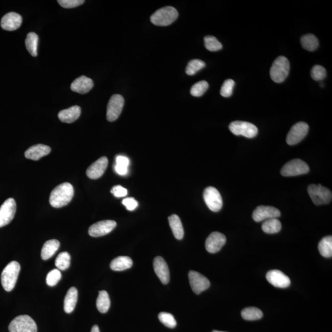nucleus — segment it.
<instances>
[{
  "mask_svg": "<svg viewBox=\"0 0 332 332\" xmlns=\"http://www.w3.org/2000/svg\"><path fill=\"white\" fill-rule=\"evenodd\" d=\"M74 195V189L69 183H64L56 187L51 193L50 205L55 208H61L69 205Z\"/></svg>",
  "mask_w": 332,
  "mask_h": 332,
  "instance_id": "nucleus-1",
  "label": "nucleus"
},
{
  "mask_svg": "<svg viewBox=\"0 0 332 332\" xmlns=\"http://www.w3.org/2000/svg\"><path fill=\"white\" fill-rule=\"evenodd\" d=\"M20 270V264L16 261H13L8 264L3 271L1 276L2 284L7 292H11L15 288Z\"/></svg>",
  "mask_w": 332,
  "mask_h": 332,
  "instance_id": "nucleus-2",
  "label": "nucleus"
},
{
  "mask_svg": "<svg viewBox=\"0 0 332 332\" xmlns=\"http://www.w3.org/2000/svg\"><path fill=\"white\" fill-rule=\"evenodd\" d=\"M179 13L175 8L166 7L157 10L150 18L152 23L157 26H168L178 19Z\"/></svg>",
  "mask_w": 332,
  "mask_h": 332,
  "instance_id": "nucleus-3",
  "label": "nucleus"
},
{
  "mask_svg": "<svg viewBox=\"0 0 332 332\" xmlns=\"http://www.w3.org/2000/svg\"><path fill=\"white\" fill-rule=\"evenodd\" d=\"M290 72V63L284 56H279L273 62L270 69L272 80L276 83L284 81Z\"/></svg>",
  "mask_w": 332,
  "mask_h": 332,
  "instance_id": "nucleus-4",
  "label": "nucleus"
},
{
  "mask_svg": "<svg viewBox=\"0 0 332 332\" xmlns=\"http://www.w3.org/2000/svg\"><path fill=\"white\" fill-rule=\"evenodd\" d=\"M307 192L315 205H326L331 202L332 194L330 190L321 185L312 184L307 188Z\"/></svg>",
  "mask_w": 332,
  "mask_h": 332,
  "instance_id": "nucleus-5",
  "label": "nucleus"
},
{
  "mask_svg": "<svg viewBox=\"0 0 332 332\" xmlns=\"http://www.w3.org/2000/svg\"><path fill=\"white\" fill-rule=\"evenodd\" d=\"M10 332H37V325L29 315H21L14 319L9 325Z\"/></svg>",
  "mask_w": 332,
  "mask_h": 332,
  "instance_id": "nucleus-6",
  "label": "nucleus"
},
{
  "mask_svg": "<svg viewBox=\"0 0 332 332\" xmlns=\"http://www.w3.org/2000/svg\"><path fill=\"white\" fill-rule=\"evenodd\" d=\"M309 171V168L306 162L300 159H295L283 166L281 173L284 177H294L303 175Z\"/></svg>",
  "mask_w": 332,
  "mask_h": 332,
  "instance_id": "nucleus-7",
  "label": "nucleus"
},
{
  "mask_svg": "<svg viewBox=\"0 0 332 332\" xmlns=\"http://www.w3.org/2000/svg\"><path fill=\"white\" fill-rule=\"evenodd\" d=\"M230 131L236 135H243L247 138H254L258 134L257 127L249 122L236 121L229 126Z\"/></svg>",
  "mask_w": 332,
  "mask_h": 332,
  "instance_id": "nucleus-8",
  "label": "nucleus"
},
{
  "mask_svg": "<svg viewBox=\"0 0 332 332\" xmlns=\"http://www.w3.org/2000/svg\"><path fill=\"white\" fill-rule=\"evenodd\" d=\"M204 200L209 209L213 212H219L223 206L221 195L216 188L209 187L203 193Z\"/></svg>",
  "mask_w": 332,
  "mask_h": 332,
  "instance_id": "nucleus-9",
  "label": "nucleus"
},
{
  "mask_svg": "<svg viewBox=\"0 0 332 332\" xmlns=\"http://www.w3.org/2000/svg\"><path fill=\"white\" fill-rule=\"evenodd\" d=\"M124 104L123 97L119 94L113 95L110 98L107 108V119L108 121L113 122L119 118L122 112Z\"/></svg>",
  "mask_w": 332,
  "mask_h": 332,
  "instance_id": "nucleus-10",
  "label": "nucleus"
},
{
  "mask_svg": "<svg viewBox=\"0 0 332 332\" xmlns=\"http://www.w3.org/2000/svg\"><path fill=\"white\" fill-rule=\"evenodd\" d=\"M308 124L304 122H299L293 125L287 136L286 141L289 145H296L306 137L308 132Z\"/></svg>",
  "mask_w": 332,
  "mask_h": 332,
  "instance_id": "nucleus-11",
  "label": "nucleus"
},
{
  "mask_svg": "<svg viewBox=\"0 0 332 332\" xmlns=\"http://www.w3.org/2000/svg\"><path fill=\"white\" fill-rule=\"evenodd\" d=\"M16 201L13 198L8 199L0 207V228L10 224L15 216Z\"/></svg>",
  "mask_w": 332,
  "mask_h": 332,
  "instance_id": "nucleus-12",
  "label": "nucleus"
},
{
  "mask_svg": "<svg viewBox=\"0 0 332 332\" xmlns=\"http://www.w3.org/2000/svg\"><path fill=\"white\" fill-rule=\"evenodd\" d=\"M190 285L193 292L200 294L210 287L211 283L204 275L195 271H190L189 274Z\"/></svg>",
  "mask_w": 332,
  "mask_h": 332,
  "instance_id": "nucleus-13",
  "label": "nucleus"
},
{
  "mask_svg": "<svg viewBox=\"0 0 332 332\" xmlns=\"http://www.w3.org/2000/svg\"><path fill=\"white\" fill-rule=\"evenodd\" d=\"M116 227V222L113 220H103L96 223L89 228V235L94 238L107 235Z\"/></svg>",
  "mask_w": 332,
  "mask_h": 332,
  "instance_id": "nucleus-14",
  "label": "nucleus"
},
{
  "mask_svg": "<svg viewBox=\"0 0 332 332\" xmlns=\"http://www.w3.org/2000/svg\"><path fill=\"white\" fill-rule=\"evenodd\" d=\"M281 216L279 209L272 206H260L253 212L252 218L255 222H260Z\"/></svg>",
  "mask_w": 332,
  "mask_h": 332,
  "instance_id": "nucleus-15",
  "label": "nucleus"
},
{
  "mask_svg": "<svg viewBox=\"0 0 332 332\" xmlns=\"http://www.w3.org/2000/svg\"><path fill=\"white\" fill-rule=\"evenodd\" d=\"M227 239L224 235L219 232L211 234L206 241V249L209 253L215 254L219 252L226 243Z\"/></svg>",
  "mask_w": 332,
  "mask_h": 332,
  "instance_id": "nucleus-16",
  "label": "nucleus"
},
{
  "mask_svg": "<svg viewBox=\"0 0 332 332\" xmlns=\"http://www.w3.org/2000/svg\"><path fill=\"white\" fill-rule=\"evenodd\" d=\"M266 277L271 285L277 288H287L290 285L289 277L277 269L268 271Z\"/></svg>",
  "mask_w": 332,
  "mask_h": 332,
  "instance_id": "nucleus-17",
  "label": "nucleus"
},
{
  "mask_svg": "<svg viewBox=\"0 0 332 332\" xmlns=\"http://www.w3.org/2000/svg\"><path fill=\"white\" fill-rule=\"evenodd\" d=\"M108 160L107 157L103 156L89 166L86 171V175L89 179H97L103 176L107 170Z\"/></svg>",
  "mask_w": 332,
  "mask_h": 332,
  "instance_id": "nucleus-18",
  "label": "nucleus"
},
{
  "mask_svg": "<svg viewBox=\"0 0 332 332\" xmlns=\"http://www.w3.org/2000/svg\"><path fill=\"white\" fill-rule=\"evenodd\" d=\"M153 267L155 273L159 277L163 284H168L170 281V269L164 258L156 257L153 261Z\"/></svg>",
  "mask_w": 332,
  "mask_h": 332,
  "instance_id": "nucleus-19",
  "label": "nucleus"
},
{
  "mask_svg": "<svg viewBox=\"0 0 332 332\" xmlns=\"http://www.w3.org/2000/svg\"><path fill=\"white\" fill-rule=\"evenodd\" d=\"M23 23V18L19 14L11 12L2 18L1 26L3 29L7 31H15L18 29Z\"/></svg>",
  "mask_w": 332,
  "mask_h": 332,
  "instance_id": "nucleus-20",
  "label": "nucleus"
},
{
  "mask_svg": "<svg viewBox=\"0 0 332 332\" xmlns=\"http://www.w3.org/2000/svg\"><path fill=\"white\" fill-rule=\"evenodd\" d=\"M94 82L91 78L81 76L73 81L70 88L73 92L84 94L88 93L93 88Z\"/></svg>",
  "mask_w": 332,
  "mask_h": 332,
  "instance_id": "nucleus-21",
  "label": "nucleus"
},
{
  "mask_svg": "<svg viewBox=\"0 0 332 332\" xmlns=\"http://www.w3.org/2000/svg\"><path fill=\"white\" fill-rule=\"evenodd\" d=\"M51 151V149L50 146L39 144V145L30 147L25 152V156L27 159L38 160L50 154Z\"/></svg>",
  "mask_w": 332,
  "mask_h": 332,
  "instance_id": "nucleus-22",
  "label": "nucleus"
},
{
  "mask_svg": "<svg viewBox=\"0 0 332 332\" xmlns=\"http://www.w3.org/2000/svg\"><path fill=\"white\" fill-rule=\"evenodd\" d=\"M81 109L79 106L75 105L65 110L60 111L58 117L62 122L66 123H72L75 122L80 116Z\"/></svg>",
  "mask_w": 332,
  "mask_h": 332,
  "instance_id": "nucleus-23",
  "label": "nucleus"
},
{
  "mask_svg": "<svg viewBox=\"0 0 332 332\" xmlns=\"http://www.w3.org/2000/svg\"><path fill=\"white\" fill-rule=\"evenodd\" d=\"M78 300V290L75 287H71L65 295L64 299V311L67 314L74 310Z\"/></svg>",
  "mask_w": 332,
  "mask_h": 332,
  "instance_id": "nucleus-24",
  "label": "nucleus"
},
{
  "mask_svg": "<svg viewBox=\"0 0 332 332\" xmlns=\"http://www.w3.org/2000/svg\"><path fill=\"white\" fill-rule=\"evenodd\" d=\"M60 247V243L56 239H51L46 241L43 245L42 249V258L43 260H47L56 254Z\"/></svg>",
  "mask_w": 332,
  "mask_h": 332,
  "instance_id": "nucleus-25",
  "label": "nucleus"
},
{
  "mask_svg": "<svg viewBox=\"0 0 332 332\" xmlns=\"http://www.w3.org/2000/svg\"><path fill=\"white\" fill-rule=\"evenodd\" d=\"M132 265L131 258L126 256H120L111 261L110 268L113 271H122L131 268Z\"/></svg>",
  "mask_w": 332,
  "mask_h": 332,
  "instance_id": "nucleus-26",
  "label": "nucleus"
},
{
  "mask_svg": "<svg viewBox=\"0 0 332 332\" xmlns=\"http://www.w3.org/2000/svg\"><path fill=\"white\" fill-rule=\"evenodd\" d=\"M168 219L174 236L178 240H181L184 238V230L179 217L174 214L169 217Z\"/></svg>",
  "mask_w": 332,
  "mask_h": 332,
  "instance_id": "nucleus-27",
  "label": "nucleus"
},
{
  "mask_svg": "<svg viewBox=\"0 0 332 332\" xmlns=\"http://www.w3.org/2000/svg\"><path fill=\"white\" fill-rule=\"evenodd\" d=\"M38 44H39V36L34 32L29 33L26 40L27 50L33 57L38 56Z\"/></svg>",
  "mask_w": 332,
  "mask_h": 332,
  "instance_id": "nucleus-28",
  "label": "nucleus"
},
{
  "mask_svg": "<svg viewBox=\"0 0 332 332\" xmlns=\"http://www.w3.org/2000/svg\"><path fill=\"white\" fill-rule=\"evenodd\" d=\"M97 309L101 313L108 311L110 307V299L108 293L105 290L100 291L96 302Z\"/></svg>",
  "mask_w": 332,
  "mask_h": 332,
  "instance_id": "nucleus-29",
  "label": "nucleus"
},
{
  "mask_svg": "<svg viewBox=\"0 0 332 332\" xmlns=\"http://www.w3.org/2000/svg\"><path fill=\"white\" fill-rule=\"evenodd\" d=\"M301 44L304 50L314 51L319 47V41L314 35L307 34L301 37Z\"/></svg>",
  "mask_w": 332,
  "mask_h": 332,
  "instance_id": "nucleus-30",
  "label": "nucleus"
},
{
  "mask_svg": "<svg viewBox=\"0 0 332 332\" xmlns=\"http://www.w3.org/2000/svg\"><path fill=\"white\" fill-rule=\"evenodd\" d=\"M319 251L320 254L323 257L326 258L331 257L332 256V237L331 236H328L324 237V238L321 239L319 242Z\"/></svg>",
  "mask_w": 332,
  "mask_h": 332,
  "instance_id": "nucleus-31",
  "label": "nucleus"
},
{
  "mask_svg": "<svg viewBox=\"0 0 332 332\" xmlns=\"http://www.w3.org/2000/svg\"><path fill=\"white\" fill-rule=\"evenodd\" d=\"M281 222L276 218L265 220V222L262 225L263 231L268 234L279 233L281 231Z\"/></svg>",
  "mask_w": 332,
  "mask_h": 332,
  "instance_id": "nucleus-32",
  "label": "nucleus"
},
{
  "mask_svg": "<svg viewBox=\"0 0 332 332\" xmlns=\"http://www.w3.org/2000/svg\"><path fill=\"white\" fill-rule=\"evenodd\" d=\"M241 315L245 320H256L262 319L263 314V312L257 307H249L242 311Z\"/></svg>",
  "mask_w": 332,
  "mask_h": 332,
  "instance_id": "nucleus-33",
  "label": "nucleus"
},
{
  "mask_svg": "<svg viewBox=\"0 0 332 332\" xmlns=\"http://www.w3.org/2000/svg\"><path fill=\"white\" fill-rule=\"evenodd\" d=\"M71 257L69 253L64 252L56 258L55 265L59 270L64 271L70 267Z\"/></svg>",
  "mask_w": 332,
  "mask_h": 332,
  "instance_id": "nucleus-34",
  "label": "nucleus"
},
{
  "mask_svg": "<svg viewBox=\"0 0 332 332\" xmlns=\"http://www.w3.org/2000/svg\"><path fill=\"white\" fill-rule=\"evenodd\" d=\"M205 67L206 64L205 62L199 59L192 60V61H190L189 63L188 64L186 73L188 75H194L198 71H200Z\"/></svg>",
  "mask_w": 332,
  "mask_h": 332,
  "instance_id": "nucleus-35",
  "label": "nucleus"
},
{
  "mask_svg": "<svg viewBox=\"0 0 332 332\" xmlns=\"http://www.w3.org/2000/svg\"><path fill=\"white\" fill-rule=\"evenodd\" d=\"M209 88V84L206 81H201L196 83L192 87L190 93L194 97H201L207 91Z\"/></svg>",
  "mask_w": 332,
  "mask_h": 332,
  "instance_id": "nucleus-36",
  "label": "nucleus"
},
{
  "mask_svg": "<svg viewBox=\"0 0 332 332\" xmlns=\"http://www.w3.org/2000/svg\"><path fill=\"white\" fill-rule=\"evenodd\" d=\"M204 40H205V45L207 50L212 52H216L222 50L223 47L222 45L216 37L207 36L205 37V39Z\"/></svg>",
  "mask_w": 332,
  "mask_h": 332,
  "instance_id": "nucleus-37",
  "label": "nucleus"
},
{
  "mask_svg": "<svg viewBox=\"0 0 332 332\" xmlns=\"http://www.w3.org/2000/svg\"><path fill=\"white\" fill-rule=\"evenodd\" d=\"M160 322L168 328H174L177 325V322L173 314L170 313L162 312L158 315Z\"/></svg>",
  "mask_w": 332,
  "mask_h": 332,
  "instance_id": "nucleus-38",
  "label": "nucleus"
},
{
  "mask_svg": "<svg viewBox=\"0 0 332 332\" xmlns=\"http://www.w3.org/2000/svg\"><path fill=\"white\" fill-rule=\"evenodd\" d=\"M62 278L61 271L58 269L51 270L46 277V283L49 286L53 287L56 285Z\"/></svg>",
  "mask_w": 332,
  "mask_h": 332,
  "instance_id": "nucleus-39",
  "label": "nucleus"
},
{
  "mask_svg": "<svg viewBox=\"0 0 332 332\" xmlns=\"http://www.w3.org/2000/svg\"><path fill=\"white\" fill-rule=\"evenodd\" d=\"M311 75L313 80L317 81H322L326 77V70L320 65H315L312 67Z\"/></svg>",
  "mask_w": 332,
  "mask_h": 332,
  "instance_id": "nucleus-40",
  "label": "nucleus"
},
{
  "mask_svg": "<svg viewBox=\"0 0 332 332\" xmlns=\"http://www.w3.org/2000/svg\"><path fill=\"white\" fill-rule=\"evenodd\" d=\"M235 81L233 80H227L225 81L224 84L220 90V94L222 96L224 97H229L231 96L233 94V90L234 86H235Z\"/></svg>",
  "mask_w": 332,
  "mask_h": 332,
  "instance_id": "nucleus-41",
  "label": "nucleus"
},
{
  "mask_svg": "<svg viewBox=\"0 0 332 332\" xmlns=\"http://www.w3.org/2000/svg\"><path fill=\"white\" fill-rule=\"evenodd\" d=\"M58 2L64 8H73L83 5L84 1V0H58Z\"/></svg>",
  "mask_w": 332,
  "mask_h": 332,
  "instance_id": "nucleus-42",
  "label": "nucleus"
},
{
  "mask_svg": "<svg viewBox=\"0 0 332 332\" xmlns=\"http://www.w3.org/2000/svg\"><path fill=\"white\" fill-rule=\"evenodd\" d=\"M122 204L126 206L128 211H132L137 208L138 203L134 198H127L122 201Z\"/></svg>",
  "mask_w": 332,
  "mask_h": 332,
  "instance_id": "nucleus-43",
  "label": "nucleus"
},
{
  "mask_svg": "<svg viewBox=\"0 0 332 332\" xmlns=\"http://www.w3.org/2000/svg\"><path fill=\"white\" fill-rule=\"evenodd\" d=\"M111 193L116 197H124L127 195V190L121 186H116L111 190Z\"/></svg>",
  "mask_w": 332,
  "mask_h": 332,
  "instance_id": "nucleus-44",
  "label": "nucleus"
},
{
  "mask_svg": "<svg viewBox=\"0 0 332 332\" xmlns=\"http://www.w3.org/2000/svg\"><path fill=\"white\" fill-rule=\"evenodd\" d=\"M116 165L124 166L128 168L129 164V160L126 156H118L116 159Z\"/></svg>",
  "mask_w": 332,
  "mask_h": 332,
  "instance_id": "nucleus-45",
  "label": "nucleus"
},
{
  "mask_svg": "<svg viewBox=\"0 0 332 332\" xmlns=\"http://www.w3.org/2000/svg\"><path fill=\"white\" fill-rule=\"evenodd\" d=\"M115 170L116 172L118 173L119 175L124 176L127 173L128 168L116 164Z\"/></svg>",
  "mask_w": 332,
  "mask_h": 332,
  "instance_id": "nucleus-46",
  "label": "nucleus"
},
{
  "mask_svg": "<svg viewBox=\"0 0 332 332\" xmlns=\"http://www.w3.org/2000/svg\"><path fill=\"white\" fill-rule=\"evenodd\" d=\"M91 332H100L99 326L97 325L92 326Z\"/></svg>",
  "mask_w": 332,
  "mask_h": 332,
  "instance_id": "nucleus-47",
  "label": "nucleus"
},
{
  "mask_svg": "<svg viewBox=\"0 0 332 332\" xmlns=\"http://www.w3.org/2000/svg\"><path fill=\"white\" fill-rule=\"evenodd\" d=\"M212 332H226V331H218V330H214V331H212Z\"/></svg>",
  "mask_w": 332,
  "mask_h": 332,
  "instance_id": "nucleus-48",
  "label": "nucleus"
}]
</instances>
